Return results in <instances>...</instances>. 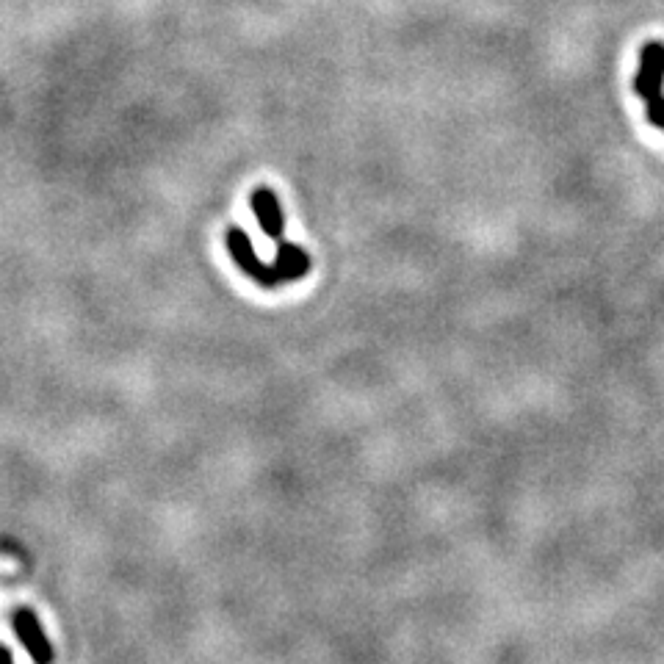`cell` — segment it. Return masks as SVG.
<instances>
[{"label":"cell","instance_id":"1","mask_svg":"<svg viewBox=\"0 0 664 664\" xmlns=\"http://www.w3.org/2000/svg\"><path fill=\"white\" fill-rule=\"evenodd\" d=\"M225 241L238 269L247 274L249 280H255L261 288H266V291H274L277 285L297 283L302 277H308L310 269H313L308 252L299 244H291L288 238L277 241V258L272 263H263L258 258V252L252 247V238L241 227H230Z\"/></svg>","mask_w":664,"mask_h":664},{"label":"cell","instance_id":"2","mask_svg":"<svg viewBox=\"0 0 664 664\" xmlns=\"http://www.w3.org/2000/svg\"><path fill=\"white\" fill-rule=\"evenodd\" d=\"M634 92L640 100H645L648 122L664 133V42L659 39L642 45L634 72Z\"/></svg>","mask_w":664,"mask_h":664},{"label":"cell","instance_id":"3","mask_svg":"<svg viewBox=\"0 0 664 664\" xmlns=\"http://www.w3.org/2000/svg\"><path fill=\"white\" fill-rule=\"evenodd\" d=\"M252 211L261 222V230L266 236L272 238L274 244L285 238V219H283V208H280V200L272 189H255L252 191Z\"/></svg>","mask_w":664,"mask_h":664},{"label":"cell","instance_id":"4","mask_svg":"<svg viewBox=\"0 0 664 664\" xmlns=\"http://www.w3.org/2000/svg\"><path fill=\"white\" fill-rule=\"evenodd\" d=\"M14 631L20 634V640L25 642V648L31 651V656L36 659V664H48L50 662V645L45 640V634L39 629L36 617L31 612H17L14 615Z\"/></svg>","mask_w":664,"mask_h":664}]
</instances>
